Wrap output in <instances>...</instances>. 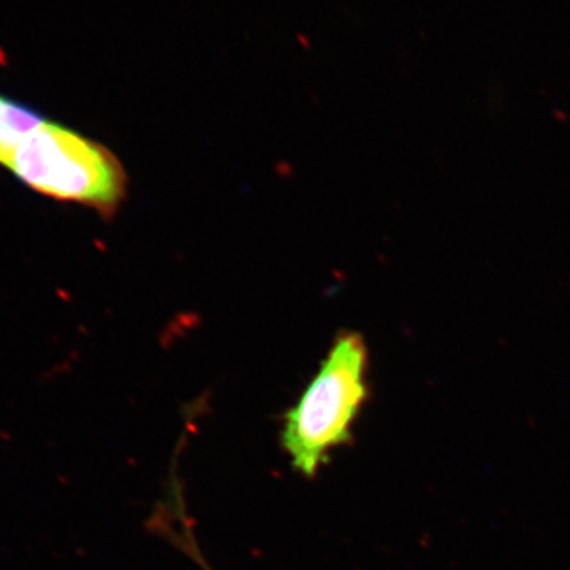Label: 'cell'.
Masks as SVG:
<instances>
[{"label": "cell", "instance_id": "6da1fadb", "mask_svg": "<svg viewBox=\"0 0 570 570\" xmlns=\"http://www.w3.org/2000/svg\"><path fill=\"white\" fill-rule=\"evenodd\" d=\"M366 374L363 337L344 331L284 415L281 444L292 467L303 477H315L336 448L352 441L355 420L367 399Z\"/></svg>", "mask_w": 570, "mask_h": 570}, {"label": "cell", "instance_id": "7a4b0ae2", "mask_svg": "<svg viewBox=\"0 0 570 570\" xmlns=\"http://www.w3.org/2000/svg\"><path fill=\"white\" fill-rule=\"evenodd\" d=\"M38 194L113 214L125 197L127 176L116 155L75 130L46 121L4 165Z\"/></svg>", "mask_w": 570, "mask_h": 570}, {"label": "cell", "instance_id": "3957f363", "mask_svg": "<svg viewBox=\"0 0 570 570\" xmlns=\"http://www.w3.org/2000/svg\"><path fill=\"white\" fill-rule=\"evenodd\" d=\"M46 121L32 108L0 95V165H5L15 149Z\"/></svg>", "mask_w": 570, "mask_h": 570}, {"label": "cell", "instance_id": "277c9868", "mask_svg": "<svg viewBox=\"0 0 570 570\" xmlns=\"http://www.w3.org/2000/svg\"><path fill=\"white\" fill-rule=\"evenodd\" d=\"M184 532H185V534H184V538L179 540V545H181V546L185 549V553H187L190 557H194V559H195V561L200 564V567H202V568H205V570H213L211 567H209V565L205 562V559L202 557V553H200L198 549H197V543L192 540V537L188 535V531H187V529H184Z\"/></svg>", "mask_w": 570, "mask_h": 570}]
</instances>
